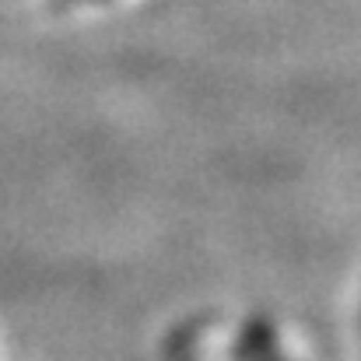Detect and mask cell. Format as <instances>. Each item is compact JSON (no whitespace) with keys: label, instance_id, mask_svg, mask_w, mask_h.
Here are the masks:
<instances>
[{"label":"cell","instance_id":"obj_1","mask_svg":"<svg viewBox=\"0 0 361 361\" xmlns=\"http://www.w3.org/2000/svg\"><path fill=\"white\" fill-rule=\"evenodd\" d=\"M235 361H295L284 355L274 326L267 319H249L235 337Z\"/></svg>","mask_w":361,"mask_h":361}]
</instances>
